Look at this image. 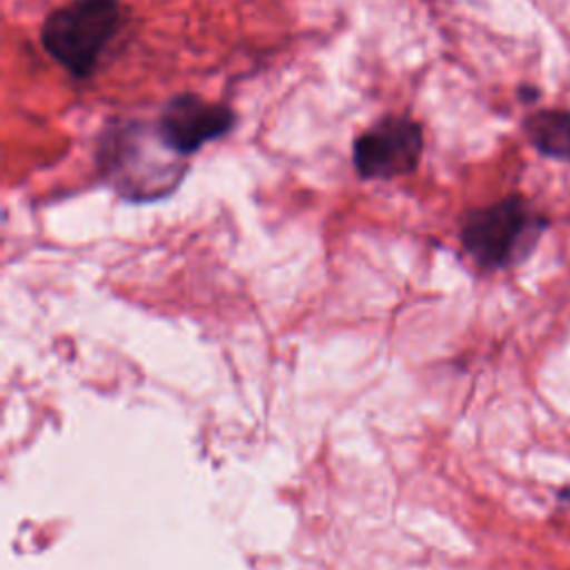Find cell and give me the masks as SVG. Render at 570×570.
<instances>
[{"instance_id": "6da1fadb", "label": "cell", "mask_w": 570, "mask_h": 570, "mask_svg": "<svg viewBox=\"0 0 570 570\" xmlns=\"http://www.w3.org/2000/svg\"><path fill=\"white\" fill-rule=\"evenodd\" d=\"M96 165L105 183L131 203L169 196L187 171V158L165 145L156 120L140 118L102 127L96 145Z\"/></svg>"}, {"instance_id": "7a4b0ae2", "label": "cell", "mask_w": 570, "mask_h": 570, "mask_svg": "<svg viewBox=\"0 0 570 570\" xmlns=\"http://www.w3.org/2000/svg\"><path fill=\"white\" fill-rule=\"evenodd\" d=\"M122 24L120 0H69L42 20L40 45L71 78L87 80Z\"/></svg>"}, {"instance_id": "3957f363", "label": "cell", "mask_w": 570, "mask_h": 570, "mask_svg": "<svg viewBox=\"0 0 570 570\" xmlns=\"http://www.w3.org/2000/svg\"><path fill=\"white\" fill-rule=\"evenodd\" d=\"M546 220L521 196H505L468 212L461 220V245L483 269H503L523 258L537 243Z\"/></svg>"}, {"instance_id": "277c9868", "label": "cell", "mask_w": 570, "mask_h": 570, "mask_svg": "<svg viewBox=\"0 0 570 570\" xmlns=\"http://www.w3.org/2000/svg\"><path fill=\"white\" fill-rule=\"evenodd\" d=\"M421 122L410 114H385L352 142V165L363 180H392L412 174L423 156Z\"/></svg>"}, {"instance_id": "5b68a950", "label": "cell", "mask_w": 570, "mask_h": 570, "mask_svg": "<svg viewBox=\"0 0 570 570\" xmlns=\"http://www.w3.org/2000/svg\"><path fill=\"white\" fill-rule=\"evenodd\" d=\"M236 125V114L223 102L205 100L194 91L174 94L163 102L156 127L165 145L183 158L194 156L207 142L225 138Z\"/></svg>"}, {"instance_id": "8992f818", "label": "cell", "mask_w": 570, "mask_h": 570, "mask_svg": "<svg viewBox=\"0 0 570 570\" xmlns=\"http://www.w3.org/2000/svg\"><path fill=\"white\" fill-rule=\"evenodd\" d=\"M525 134L532 147L554 160L570 163V114L563 109H541L525 118Z\"/></svg>"}, {"instance_id": "52a82bcc", "label": "cell", "mask_w": 570, "mask_h": 570, "mask_svg": "<svg viewBox=\"0 0 570 570\" xmlns=\"http://www.w3.org/2000/svg\"><path fill=\"white\" fill-rule=\"evenodd\" d=\"M561 499H563L566 503H570V488H566V490L561 492Z\"/></svg>"}]
</instances>
